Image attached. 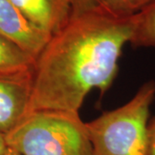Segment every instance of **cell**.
Listing matches in <instances>:
<instances>
[{
  "label": "cell",
  "instance_id": "1",
  "mask_svg": "<svg viewBox=\"0 0 155 155\" xmlns=\"http://www.w3.org/2000/svg\"><path fill=\"white\" fill-rule=\"evenodd\" d=\"M134 23V16L117 17L102 7L72 14L35 60L28 112H78L92 89L108 91Z\"/></svg>",
  "mask_w": 155,
  "mask_h": 155
},
{
  "label": "cell",
  "instance_id": "2",
  "mask_svg": "<svg viewBox=\"0 0 155 155\" xmlns=\"http://www.w3.org/2000/svg\"><path fill=\"white\" fill-rule=\"evenodd\" d=\"M5 137L8 147L19 155H92L78 112L29 111Z\"/></svg>",
  "mask_w": 155,
  "mask_h": 155
},
{
  "label": "cell",
  "instance_id": "3",
  "mask_svg": "<svg viewBox=\"0 0 155 155\" xmlns=\"http://www.w3.org/2000/svg\"><path fill=\"white\" fill-rule=\"evenodd\" d=\"M155 98V82L148 81L124 105L85 122L92 155H149L147 127Z\"/></svg>",
  "mask_w": 155,
  "mask_h": 155
},
{
  "label": "cell",
  "instance_id": "4",
  "mask_svg": "<svg viewBox=\"0 0 155 155\" xmlns=\"http://www.w3.org/2000/svg\"><path fill=\"white\" fill-rule=\"evenodd\" d=\"M33 70L0 73V134L5 135L28 112Z\"/></svg>",
  "mask_w": 155,
  "mask_h": 155
},
{
  "label": "cell",
  "instance_id": "5",
  "mask_svg": "<svg viewBox=\"0 0 155 155\" xmlns=\"http://www.w3.org/2000/svg\"><path fill=\"white\" fill-rule=\"evenodd\" d=\"M0 35L36 60L51 35L25 17L11 0H0Z\"/></svg>",
  "mask_w": 155,
  "mask_h": 155
},
{
  "label": "cell",
  "instance_id": "6",
  "mask_svg": "<svg viewBox=\"0 0 155 155\" xmlns=\"http://www.w3.org/2000/svg\"><path fill=\"white\" fill-rule=\"evenodd\" d=\"M36 27L53 35L60 31L72 16L69 0H11Z\"/></svg>",
  "mask_w": 155,
  "mask_h": 155
},
{
  "label": "cell",
  "instance_id": "7",
  "mask_svg": "<svg viewBox=\"0 0 155 155\" xmlns=\"http://www.w3.org/2000/svg\"><path fill=\"white\" fill-rule=\"evenodd\" d=\"M35 59L20 47L0 35V73L33 70Z\"/></svg>",
  "mask_w": 155,
  "mask_h": 155
},
{
  "label": "cell",
  "instance_id": "8",
  "mask_svg": "<svg viewBox=\"0 0 155 155\" xmlns=\"http://www.w3.org/2000/svg\"><path fill=\"white\" fill-rule=\"evenodd\" d=\"M134 22L129 43L134 48L155 47V3L134 15Z\"/></svg>",
  "mask_w": 155,
  "mask_h": 155
},
{
  "label": "cell",
  "instance_id": "9",
  "mask_svg": "<svg viewBox=\"0 0 155 155\" xmlns=\"http://www.w3.org/2000/svg\"><path fill=\"white\" fill-rule=\"evenodd\" d=\"M155 0H102V8L117 17H133L153 5Z\"/></svg>",
  "mask_w": 155,
  "mask_h": 155
},
{
  "label": "cell",
  "instance_id": "10",
  "mask_svg": "<svg viewBox=\"0 0 155 155\" xmlns=\"http://www.w3.org/2000/svg\"><path fill=\"white\" fill-rule=\"evenodd\" d=\"M72 14H79L102 7V0H69Z\"/></svg>",
  "mask_w": 155,
  "mask_h": 155
},
{
  "label": "cell",
  "instance_id": "11",
  "mask_svg": "<svg viewBox=\"0 0 155 155\" xmlns=\"http://www.w3.org/2000/svg\"><path fill=\"white\" fill-rule=\"evenodd\" d=\"M147 132L149 142V155H155V116L149 120Z\"/></svg>",
  "mask_w": 155,
  "mask_h": 155
},
{
  "label": "cell",
  "instance_id": "12",
  "mask_svg": "<svg viewBox=\"0 0 155 155\" xmlns=\"http://www.w3.org/2000/svg\"><path fill=\"white\" fill-rule=\"evenodd\" d=\"M7 149H8V146L6 144L5 137L4 134H0V155L5 154Z\"/></svg>",
  "mask_w": 155,
  "mask_h": 155
},
{
  "label": "cell",
  "instance_id": "13",
  "mask_svg": "<svg viewBox=\"0 0 155 155\" xmlns=\"http://www.w3.org/2000/svg\"><path fill=\"white\" fill-rule=\"evenodd\" d=\"M5 155H19L17 153H16L15 151H13L12 149H11V148H9L8 147V149H7V151H6L5 154Z\"/></svg>",
  "mask_w": 155,
  "mask_h": 155
}]
</instances>
